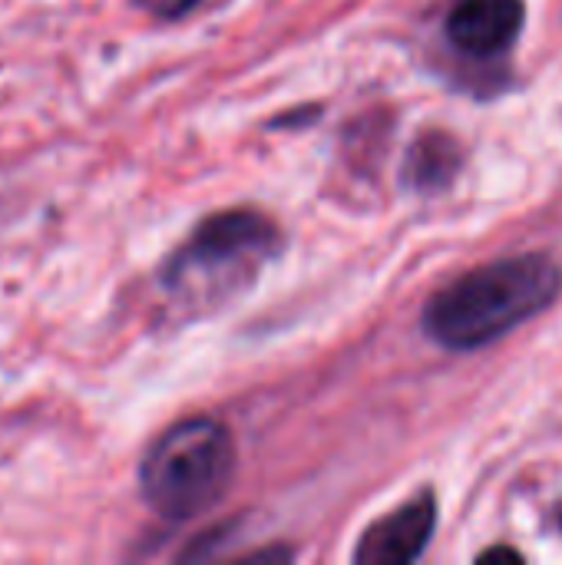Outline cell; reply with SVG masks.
<instances>
[{
	"label": "cell",
	"mask_w": 562,
	"mask_h": 565,
	"mask_svg": "<svg viewBox=\"0 0 562 565\" xmlns=\"http://www.w3.org/2000/svg\"><path fill=\"white\" fill-rule=\"evenodd\" d=\"M235 477V444L232 434L195 417L156 440L142 460V497L169 523L192 520L215 507Z\"/></svg>",
	"instance_id": "3957f363"
},
{
	"label": "cell",
	"mask_w": 562,
	"mask_h": 565,
	"mask_svg": "<svg viewBox=\"0 0 562 565\" xmlns=\"http://www.w3.org/2000/svg\"><path fill=\"white\" fill-rule=\"evenodd\" d=\"M560 288L562 271L553 258H503L437 291L424 311V328L447 351H477L550 308Z\"/></svg>",
	"instance_id": "6da1fadb"
},
{
	"label": "cell",
	"mask_w": 562,
	"mask_h": 565,
	"mask_svg": "<svg viewBox=\"0 0 562 565\" xmlns=\"http://www.w3.org/2000/svg\"><path fill=\"white\" fill-rule=\"evenodd\" d=\"M278 252L282 232L272 218L248 209L219 212L166 262L162 288L182 305H219L245 291Z\"/></svg>",
	"instance_id": "7a4b0ae2"
},
{
	"label": "cell",
	"mask_w": 562,
	"mask_h": 565,
	"mask_svg": "<svg viewBox=\"0 0 562 565\" xmlns=\"http://www.w3.org/2000/svg\"><path fill=\"white\" fill-rule=\"evenodd\" d=\"M149 13H156V17H166V20H172V17H182V13H189L199 0H139Z\"/></svg>",
	"instance_id": "52a82bcc"
},
{
	"label": "cell",
	"mask_w": 562,
	"mask_h": 565,
	"mask_svg": "<svg viewBox=\"0 0 562 565\" xmlns=\"http://www.w3.org/2000/svg\"><path fill=\"white\" fill-rule=\"evenodd\" d=\"M523 26V0H460L447 20L454 46L470 56H494L513 46Z\"/></svg>",
	"instance_id": "5b68a950"
},
{
	"label": "cell",
	"mask_w": 562,
	"mask_h": 565,
	"mask_svg": "<svg viewBox=\"0 0 562 565\" xmlns=\"http://www.w3.org/2000/svg\"><path fill=\"white\" fill-rule=\"evenodd\" d=\"M460 169V149L450 136H424L421 142H414L404 175L407 185L421 189V192H437L444 185H450V179Z\"/></svg>",
	"instance_id": "8992f818"
},
{
	"label": "cell",
	"mask_w": 562,
	"mask_h": 565,
	"mask_svg": "<svg viewBox=\"0 0 562 565\" xmlns=\"http://www.w3.org/2000/svg\"><path fill=\"white\" fill-rule=\"evenodd\" d=\"M437 526V503L431 493H421L417 500L404 503L401 510H394L391 516H384L381 523H374L358 550H354V563L364 565H407L414 563Z\"/></svg>",
	"instance_id": "277c9868"
}]
</instances>
